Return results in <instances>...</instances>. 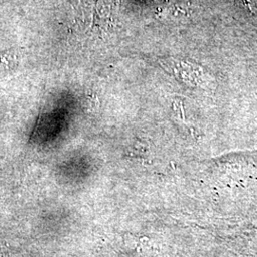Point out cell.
Instances as JSON below:
<instances>
[{
  "label": "cell",
  "mask_w": 257,
  "mask_h": 257,
  "mask_svg": "<svg viewBox=\"0 0 257 257\" xmlns=\"http://www.w3.org/2000/svg\"><path fill=\"white\" fill-rule=\"evenodd\" d=\"M191 6V0H175L171 2L165 8L166 14L169 16H175L177 17L178 13L181 12L182 14L186 13V8H190Z\"/></svg>",
  "instance_id": "6da1fadb"
}]
</instances>
